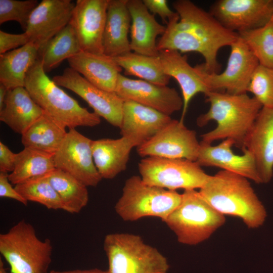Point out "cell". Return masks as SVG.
I'll list each match as a JSON object with an SVG mask.
<instances>
[{
    "instance_id": "f35d334b",
    "label": "cell",
    "mask_w": 273,
    "mask_h": 273,
    "mask_svg": "<svg viewBox=\"0 0 273 273\" xmlns=\"http://www.w3.org/2000/svg\"><path fill=\"white\" fill-rule=\"evenodd\" d=\"M8 173L0 172V197L15 200L25 206L28 204V201L24 198L12 187V184L9 179Z\"/></svg>"
},
{
    "instance_id": "ee69618b",
    "label": "cell",
    "mask_w": 273,
    "mask_h": 273,
    "mask_svg": "<svg viewBox=\"0 0 273 273\" xmlns=\"http://www.w3.org/2000/svg\"><path fill=\"white\" fill-rule=\"evenodd\" d=\"M271 22H272V24H273V15H272V18H271Z\"/></svg>"
},
{
    "instance_id": "9c48e42d",
    "label": "cell",
    "mask_w": 273,
    "mask_h": 273,
    "mask_svg": "<svg viewBox=\"0 0 273 273\" xmlns=\"http://www.w3.org/2000/svg\"><path fill=\"white\" fill-rule=\"evenodd\" d=\"M138 169L144 183L170 191L200 189L210 176L196 161L186 159L147 157Z\"/></svg>"
},
{
    "instance_id": "ba28073f",
    "label": "cell",
    "mask_w": 273,
    "mask_h": 273,
    "mask_svg": "<svg viewBox=\"0 0 273 273\" xmlns=\"http://www.w3.org/2000/svg\"><path fill=\"white\" fill-rule=\"evenodd\" d=\"M181 197V194L175 191L147 184L140 176L133 175L125 181L115 210L124 221L147 216L164 221L179 204Z\"/></svg>"
},
{
    "instance_id": "8d00e7d4",
    "label": "cell",
    "mask_w": 273,
    "mask_h": 273,
    "mask_svg": "<svg viewBox=\"0 0 273 273\" xmlns=\"http://www.w3.org/2000/svg\"><path fill=\"white\" fill-rule=\"evenodd\" d=\"M30 42L27 34H12L0 30V55L21 47Z\"/></svg>"
},
{
    "instance_id": "d590c367",
    "label": "cell",
    "mask_w": 273,
    "mask_h": 273,
    "mask_svg": "<svg viewBox=\"0 0 273 273\" xmlns=\"http://www.w3.org/2000/svg\"><path fill=\"white\" fill-rule=\"evenodd\" d=\"M39 3L37 0H0V24L15 21L25 32L29 18Z\"/></svg>"
},
{
    "instance_id": "1f68e13d",
    "label": "cell",
    "mask_w": 273,
    "mask_h": 273,
    "mask_svg": "<svg viewBox=\"0 0 273 273\" xmlns=\"http://www.w3.org/2000/svg\"><path fill=\"white\" fill-rule=\"evenodd\" d=\"M47 177L68 212L79 213L87 205L89 198L87 186L76 178L58 169L48 174Z\"/></svg>"
},
{
    "instance_id": "7a4b0ae2",
    "label": "cell",
    "mask_w": 273,
    "mask_h": 273,
    "mask_svg": "<svg viewBox=\"0 0 273 273\" xmlns=\"http://www.w3.org/2000/svg\"><path fill=\"white\" fill-rule=\"evenodd\" d=\"M205 96L209 109L197 118V124L202 127L213 120L216 126L201 135V142L211 144L217 140L230 139L242 150L262 105L247 93L230 94L211 91Z\"/></svg>"
},
{
    "instance_id": "b9f144b4",
    "label": "cell",
    "mask_w": 273,
    "mask_h": 273,
    "mask_svg": "<svg viewBox=\"0 0 273 273\" xmlns=\"http://www.w3.org/2000/svg\"><path fill=\"white\" fill-rule=\"evenodd\" d=\"M8 92V89L6 87L0 83V111L2 110L4 107Z\"/></svg>"
},
{
    "instance_id": "3957f363",
    "label": "cell",
    "mask_w": 273,
    "mask_h": 273,
    "mask_svg": "<svg viewBox=\"0 0 273 273\" xmlns=\"http://www.w3.org/2000/svg\"><path fill=\"white\" fill-rule=\"evenodd\" d=\"M198 191L218 212L240 218L249 229L258 228L265 220L264 205L249 179L242 175L221 170Z\"/></svg>"
},
{
    "instance_id": "2e32d148",
    "label": "cell",
    "mask_w": 273,
    "mask_h": 273,
    "mask_svg": "<svg viewBox=\"0 0 273 273\" xmlns=\"http://www.w3.org/2000/svg\"><path fill=\"white\" fill-rule=\"evenodd\" d=\"M115 92L124 101L135 102L170 116L183 107V98L174 88L129 78L121 73Z\"/></svg>"
},
{
    "instance_id": "7402d4cb",
    "label": "cell",
    "mask_w": 273,
    "mask_h": 273,
    "mask_svg": "<svg viewBox=\"0 0 273 273\" xmlns=\"http://www.w3.org/2000/svg\"><path fill=\"white\" fill-rule=\"evenodd\" d=\"M130 26V48L133 52L152 57H159L156 38L165 32L166 26L158 23L141 0H127Z\"/></svg>"
},
{
    "instance_id": "d6986e66",
    "label": "cell",
    "mask_w": 273,
    "mask_h": 273,
    "mask_svg": "<svg viewBox=\"0 0 273 273\" xmlns=\"http://www.w3.org/2000/svg\"><path fill=\"white\" fill-rule=\"evenodd\" d=\"M253 156L262 183L273 177V108L262 107L242 149Z\"/></svg>"
},
{
    "instance_id": "9a60e30c",
    "label": "cell",
    "mask_w": 273,
    "mask_h": 273,
    "mask_svg": "<svg viewBox=\"0 0 273 273\" xmlns=\"http://www.w3.org/2000/svg\"><path fill=\"white\" fill-rule=\"evenodd\" d=\"M109 0H77L69 24L81 51L104 54L103 37Z\"/></svg>"
},
{
    "instance_id": "f546056e",
    "label": "cell",
    "mask_w": 273,
    "mask_h": 273,
    "mask_svg": "<svg viewBox=\"0 0 273 273\" xmlns=\"http://www.w3.org/2000/svg\"><path fill=\"white\" fill-rule=\"evenodd\" d=\"M126 75H133L156 84L167 85L171 77L163 69L159 57L148 56L134 52L113 58Z\"/></svg>"
},
{
    "instance_id": "8992f818",
    "label": "cell",
    "mask_w": 273,
    "mask_h": 273,
    "mask_svg": "<svg viewBox=\"0 0 273 273\" xmlns=\"http://www.w3.org/2000/svg\"><path fill=\"white\" fill-rule=\"evenodd\" d=\"M52 252L51 241L40 240L33 226L24 220L0 235V253L11 273H48Z\"/></svg>"
},
{
    "instance_id": "cb8c5ba5",
    "label": "cell",
    "mask_w": 273,
    "mask_h": 273,
    "mask_svg": "<svg viewBox=\"0 0 273 273\" xmlns=\"http://www.w3.org/2000/svg\"><path fill=\"white\" fill-rule=\"evenodd\" d=\"M127 0H109L103 37L104 54L115 58L131 51L128 34L131 16Z\"/></svg>"
},
{
    "instance_id": "e0dca14e",
    "label": "cell",
    "mask_w": 273,
    "mask_h": 273,
    "mask_svg": "<svg viewBox=\"0 0 273 273\" xmlns=\"http://www.w3.org/2000/svg\"><path fill=\"white\" fill-rule=\"evenodd\" d=\"M74 6L71 0H42L34 10L24 32L39 53L69 23Z\"/></svg>"
},
{
    "instance_id": "44dd1931",
    "label": "cell",
    "mask_w": 273,
    "mask_h": 273,
    "mask_svg": "<svg viewBox=\"0 0 273 273\" xmlns=\"http://www.w3.org/2000/svg\"><path fill=\"white\" fill-rule=\"evenodd\" d=\"M159 57L165 73L174 78L182 92L183 107L180 121L184 122L189 103L198 93L205 95L209 92L204 83L197 65L193 67L188 62L186 55L175 50L159 51Z\"/></svg>"
},
{
    "instance_id": "6da1fadb",
    "label": "cell",
    "mask_w": 273,
    "mask_h": 273,
    "mask_svg": "<svg viewBox=\"0 0 273 273\" xmlns=\"http://www.w3.org/2000/svg\"><path fill=\"white\" fill-rule=\"evenodd\" d=\"M172 6L178 16L168 21L165 32L157 41L158 51L197 52L204 59L205 71L218 73V52L236 41L238 33L225 28L209 12L191 1H175Z\"/></svg>"
},
{
    "instance_id": "484cf974",
    "label": "cell",
    "mask_w": 273,
    "mask_h": 273,
    "mask_svg": "<svg viewBox=\"0 0 273 273\" xmlns=\"http://www.w3.org/2000/svg\"><path fill=\"white\" fill-rule=\"evenodd\" d=\"M44 113L25 87L8 90L0 120L21 135Z\"/></svg>"
},
{
    "instance_id": "ab89813d",
    "label": "cell",
    "mask_w": 273,
    "mask_h": 273,
    "mask_svg": "<svg viewBox=\"0 0 273 273\" xmlns=\"http://www.w3.org/2000/svg\"><path fill=\"white\" fill-rule=\"evenodd\" d=\"M16 153L0 142V172H12L15 168Z\"/></svg>"
},
{
    "instance_id": "836d02e7",
    "label": "cell",
    "mask_w": 273,
    "mask_h": 273,
    "mask_svg": "<svg viewBox=\"0 0 273 273\" xmlns=\"http://www.w3.org/2000/svg\"><path fill=\"white\" fill-rule=\"evenodd\" d=\"M260 65L273 68V24L238 33Z\"/></svg>"
},
{
    "instance_id": "5b68a950",
    "label": "cell",
    "mask_w": 273,
    "mask_h": 273,
    "mask_svg": "<svg viewBox=\"0 0 273 273\" xmlns=\"http://www.w3.org/2000/svg\"><path fill=\"white\" fill-rule=\"evenodd\" d=\"M180 203L163 221L178 242L196 245L209 239L225 222V216L213 208L196 190H185Z\"/></svg>"
},
{
    "instance_id": "d6a6232c",
    "label": "cell",
    "mask_w": 273,
    "mask_h": 273,
    "mask_svg": "<svg viewBox=\"0 0 273 273\" xmlns=\"http://www.w3.org/2000/svg\"><path fill=\"white\" fill-rule=\"evenodd\" d=\"M17 191L28 202L39 203L49 209L67 208L50 183L47 175L34 177L14 186Z\"/></svg>"
},
{
    "instance_id": "603a6c76",
    "label": "cell",
    "mask_w": 273,
    "mask_h": 273,
    "mask_svg": "<svg viewBox=\"0 0 273 273\" xmlns=\"http://www.w3.org/2000/svg\"><path fill=\"white\" fill-rule=\"evenodd\" d=\"M70 67L95 86L115 92L118 77L122 70L113 57L80 51L68 60Z\"/></svg>"
},
{
    "instance_id": "7c38bea8",
    "label": "cell",
    "mask_w": 273,
    "mask_h": 273,
    "mask_svg": "<svg viewBox=\"0 0 273 273\" xmlns=\"http://www.w3.org/2000/svg\"><path fill=\"white\" fill-rule=\"evenodd\" d=\"M200 145L195 130L187 127L184 122L172 119L153 138L137 147L136 151L144 158L153 156L196 161Z\"/></svg>"
},
{
    "instance_id": "d4e9b609",
    "label": "cell",
    "mask_w": 273,
    "mask_h": 273,
    "mask_svg": "<svg viewBox=\"0 0 273 273\" xmlns=\"http://www.w3.org/2000/svg\"><path fill=\"white\" fill-rule=\"evenodd\" d=\"M135 147L130 139L124 136L92 140L93 159L101 177L112 179L125 170L130 152Z\"/></svg>"
},
{
    "instance_id": "e575fe53",
    "label": "cell",
    "mask_w": 273,
    "mask_h": 273,
    "mask_svg": "<svg viewBox=\"0 0 273 273\" xmlns=\"http://www.w3.org/2000/svg\"><path fill=\"white\" fill-rule=\"evenodd\" d=\"M251 93L262 107L273 108V68L259 65L249 82Z\"/></svg>"
},
{
    "instance_id": "60d3db41",
    "label": "cell",
    "mask_w": 273,
    "mask_h": 273,
    "mask_svg": "<svg viewBox=\"0 0 273 273\" xmlns=\"http://www.w3.org/2000/svg\"><path fill=\"white\" fill-rule=\"evenodd\" d=\"M50 273H108L107 270H103L98 268L90 269H75L70 270H52Z\"/></svg>"
},
{
    "instance_id": "5bb4252c",
    "label": "cell",
    "mask_w": 273,
    "mask_h": 273,
    "mask_svg": "<svg viewBox=\"0 0 273 273\" xmlns=\"http://www.w3.org/2000/svg\"><path fill=\"white\" fill-rule=\"evenodd\" d=\"M209 12L225 28L239 33L269 22L273 15V0H218Z\"/></svg>"
},
{
    "instance_id": "f1b7e54d",
    "label": "cell",
    "mask_w": 273,
    "mask_h": 273,
    "mask_svg": "<svg viewBox=\"0 0 273 273\" xmlns=\"http://www.w3.org/2000/svg\"><path fill=\"white\" fill-rule=\"evenodd\" d=\"M54 155L24 148L15 155L14 170L9 179L14 186L31 178L45 176L56 169Z\"/></svg>"
},
{
    "instance_id": "83f0119b",
    "label": "cell",
    "mask_w": 273,
    "mask_h": 273,
    "mask_svg": "<svg viewBox=\"0 0 273 273\" xmlns=\"http://www.w3.org/2000/svg\"><path fill=\"white\" fill-rule=\"evenodd\" d=\"M67 132L65 127L44 112L22 134L21 142L24 148L54 155Z\"/></svg>"
},
{
    "instance_id": "30bf717a",
    "label": "cell",
    "mask_w": 273,
    "mask_h": 273,
    "mask_svg": "<svg viewBox=\"0 0 273 273\" xmlns=\"http://www.w3.org/2000/svg\"><path fill=\"white\" fill-rule=\"evenodd\" d=\"M227 65L221 73H209L202 64L197 65L202 80L209 91L230 94L247 93L251 77L259 62L239 36L231 46Z\"/></svg>"
},
{
    "instance_id": "4316f807",
    "label": "cell",
    "mask_w": 273,
    "mask_h": 273,
    "mask_svg": "<svg viewBox=\"0 0 273 273\" xmlns=\"http://www.w3.org/2000/svg\"><path fill=\"white\" fill-rule=\"evenodd\" d=\"M39 57L32 42L0 55V83L8 89L24 87L27 74Z\"/></svg>"
},
{
    "instance_id": "277c9868",
    "label": "cell",
    "mask_w": 273,
    "mask_h": 273,
    "mask_svg": "<svg viewBox=\"0 0 273 273\" xmlns=\"http://www.w3.org/2000/svg\"><path fill=\"white\" fill-rule=\"evenodd\" d=\"M24 87L44 112L65 128L94 127L101 123L100 117L81 106L49 78L39 57L29 70Z\"/></svg>"
},
{
    "instance_id": "8fae6325",
    "label": "cell",
    "mask_w": 273,
    "mask_h": 273,
    "mask_svg": "<svg viewBox=\"0 0 273 273\" xmlns=\"http://www.w3.org/2000/svg\"><path fill=\"white\" fill-rule=\"evenodd\" d=\"M92 142L75 128L70 129L54 155L56 169L69 173L87 187H96L102 179L94 163Z\"/></svg>"
},
{
    "instance_id": "7bdbcfd3",
    "label": "cell",
    "mask_w": 273,
    "mask_h": 273,
    "mask_svg": "<svg viewBox=\"0 0 273 273\" xmlns=\"http://www.w3.org/2000/svg\"><path fill=\"white\" fill-rule=\"evenodd\" d=\"M0 273H7V271L5 267V265L2 261V258H0Z\"/></svg>"
},
{
    "instance_id": "4fadbf2b",
    "label": "cell",
    "mask_w": 273,
    "mask_h": 273,
    "mask_svg": "<svg viewBox=\"0 0 273 273\" xmlns=\"http://www.w3.org/2000/svg\"><path fill=\"white\" fill-rule=\"evenodd\" d=\"M52 80L58 86L65 87L81 97L99 117L112 125L120 127L124 100L115 92L95 86L70 67L65 68L62 74L54 76Z\"/></svg>"
},
{
    "instance_id": "74e56055",
    "label": "cell",
    "mask_w": 273,
    "mask_h": 273,
    "mask_svg": "<svg viewBox=\"0 0 273 273\" xmlns=\"http://www.w3.org/2000/svg\"><path fill=\"white\" fill-rule=\"evenodd\" d=\"M144 4L153 14L158 15L166 25L168 21L178 16L172 11L167 5L166 0H143Z\"/></svg>"
},
{
    "instance_id": "52a82bcc",
    "label": "cell",
    "mask_w": 273,
    "mask_h": 273,
    "mask_svg": "<svg viewBox=\"0 0 273 273\" xmlns=\"http://www.w3.org/2000/svg\"><path fill=\"white\" fill-rule=\"evenodd\" d=\"M103 248L108 273H167L169 268L166 258L137 235L108 234Z\"/></svg>"
},
{
    "instance_id": "ffe728a7",
    "label": "cell",
    "mask_w": 273,
    "mask_h": 273,
    "mask_svg": "<svg viewBox=\"0 0 273 273\" xmlns=\"http://www.w3.org/2000/svg\"><path fill=\"white\" fill-rule=\"evenodd\" d=\"M172 119L153 108L124 100L120 134L130 139L137 147L153 138Z\"/></svg>"
},
{
    "instance_id": "ac0fdd59",
    "label": "cell",
    "mask_w": 273,
    "mask_h": 273,
    "mask_svg": "<svg viewBox=\"0 0 273 273\" xmlns=\"http://www.w3.org/2000/svg\"><path fill=\"white\" fill-rule=\"evenodd\" d=\"M200 148L196 160L202 166L216 167L221 170L242 175L256 184H261L254 159L252 154L243 150V154L233 152L234 142L230 139L223 140L216 146L200 142Z\"/></svg>"
},
{
    "instance_id": "4dcf8cb0",
    "label": "cell",
    "mask_w": 273,
    "mask_h": 273,
    "mask_svg": "<svg viewBox=\"0 0 273 273\" xmlns=\"http://www.w3.org/2000/svg\"><path fill=\"white\" fill-rule=\"evenodd\" d=\"M81 51L75 31L68 24L51 39L39 53L41 65L46 73L57 67L64 60Z\"/></svg>"
}]
</instances>
